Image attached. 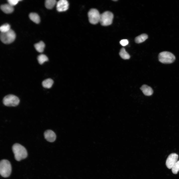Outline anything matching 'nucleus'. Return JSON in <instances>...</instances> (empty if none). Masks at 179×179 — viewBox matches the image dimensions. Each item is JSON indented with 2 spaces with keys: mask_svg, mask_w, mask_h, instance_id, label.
I'll return each mask as SVG.
<instances>
[{
  "mask_svg": "<svg viewBox=\"0 0 179 179\" xmlns=\"http://www.w3.org/2000/svg\"><path fill=\"white\" fill-rule=\"evenodd\" d=\"M13 152L15 160L18 161L25 159L27 157L28 154L25 148L20 144L15 143L12 147Z\"/></svg>",
  "mask_w": 179,
  "mask_h": 179,
  "instance_id": "1",
  "label": "nucleus"
},
{
  "mask_svg": "<svg viewBox=\"0 0 179 179\" xmlns=\"http://www.w3.org/2000/svg\"><path fill=\"white\" fill-rule=\"evenodd\" d=\"M12 168L10 162L8 160L3 159L0 163V173L4 178L9 177L11 172Z\"/></svg>",
  "mask_w": 179,
  "mask_h": 179,
  "instance_id": "2",
  "label": "nucleus"
},
{
  "mask_svg": "<svg viewBox=\"0 0 179 179\" xmlns=\"http://www.w3.org/2000/svg\"><path fill=\"white\" fill-rule=\"evenodd\" d=\"M159 61L164 64H170L173 63L175 60V55L172 53L167 51L160 52L158 55Z\"/></svg>",
  "mask_w": 179,
  "mask_h": 179,
  "instance_id": "3",
  "label": "nucleus"
},
{
  "mask_svg": "<svg viewBox=\"0 0 179 179\" xmlns=\"http://www.w3.org/2000/svg\"><path fill=\"white\" fill-rule=\"evenodd\" d=\"M16 34L14 31L10 29L9 31L4 33L1 32L0 38L1 41L3 43L9 44L15 40Z\"/></svg>",
  "mask_w": 179,
  "mask_h": 179,
  "instance_id": "4",
  "label": "nucleus"
},
{
  "mask_svg": "<svg viewBox=\"0 0 179 179\" xmlns=\"http://www.w3.org/2000/svg\"><path fill=\"white\" fill-rule=\"evenodd\" d=\"M20 100L16 96L9 94L5 96L3 98L2 102L5 106L9 107H15L19 104Z\"/></svg>",
  "mask_w": 179,
  "mask_h": 179,
  "instance_id": "5",
  "label": "nucleus"
},
{
  "mask_svg": "<svg viewBox=\"0 0 179 179\" xmlns=\"http://www.w3.org/2000/svg\"><path fill=\"white\" fill-rule=\"evenodd\" d=\"M113 17V15L111 12L105 11L101 14L99 22L103 26L110 25L112 22Z\"/></svg>",
  "mask_w": 179,
  "mask_h": 179,
  "instance_id": "6",
  "label": "nucleus"
},
{
  "mask_svg": "<svg viewBox=\"0 0 179 179\" xmlns=\"http://www.w3.org/2000/svg\"><path fill=\"white\" fill-rule=\"evenodd\" d=\"M100 15L97 9L95 8L91 9L88 13L90 23L93 24L98 23L100 21Z\"/></svg>",
  "mask_w": 179,
  "mask_h": 179,
  "instance_id": "7",
  "label": "nucleus"
},
{
  "mask_svg": "<svg viewBox=\"0 0 179 179\" xmlns=\"http://www.w3.org/2000/svg\"><path fill=\"white\" fill-rule=\"evenodd\" d=\"M178 156L176 153L170 154L166 160V164L169 169H172V167L177 161Z\"/></svg>",
  "mask_w": 179,
  "mask_h": 179,
  "instance_id": "8",
  "label": "nucleus"
},
{
  "mask_svg": "<svg viewBox=\"0 0 179 179\" xmlns=\"http://www.w3.org/2000/svg\"><path fill=\"white\" fill-rule=\"evenodd\" d=\"M56 9L59 12L66 11L68 8L69 4L68 1L66 0H60L56 3Z\"/></svg>",
  "mask_w": 179,
  "mask_h": 179,
  "instance_id": "9",
  "label": "nucleus"
},
{
  "mask_svg": "<svg viewBox=\"0 0 179 179\" xmlns=\"http://www.w3.org/2000/svg\"><path fill=\"white\" fill-rule=\"evenodd\" d=\"M44 135L46 140L50 142L54 141L56 138L55 133L51 130H47L45 131L44 133Z\"/></svg>",
  "mask_w": 179,
  "mask_h": 179,
  "instance_id": "10",
  "label": "nucleus"
},
{
  "mask_svg": "<svg viewBox=\"0 0 179 179\" xmlns=\"http://www.w3.org/2000/svg\"><path fill=\"white\" fill-rule=\"evenodd\" d=\"M140 89L143 93L146 96L151 95L153 93L152 89L150 87L146 85H142L140 88Z\"/></svg>",
  "mask_w": 179,
  "mask_h": 179,
  "instance_id": "11",
  "label": "nucleus"
},
{
  "mask_svg": "<svg viewBox=\"0 0 179 179\" xmlns=\"http://www.w3.org/2000/svg\"><path fill=\"white\" fill-rule=\"evenodd\" d=\"M0 9L4 12L6 14L11 13L14 10L13 6L9 3L1 5L0 6Z\"/></svg>",
  "mask_w": 179,
  "mask_h": 179,
  "instance_id": "12",
  "label": "nucleus"
},
{
  "mask_svg": "<svg viewBox=\"0 0 179 179\" xmlns=\"http://www.w3.org/2000/svg\"><path fill=\"white\" fill-rule=\"evenodd\" d=\"M53 83V81L50 78H48L44 80L42 83L43 87L49 89L51 88Z\"/></svg>",
  "mask_w": 179,
  "mask_h": 179,
  "instance_id": "13",
  "label": "nucleus"
},
{
  "mask_svg": "<svg viewBox=\"0 0 179 179\" xmlns=\"http://www.w3.org/2000/svg\"><path fill=\"white\" fill-rule=\"evenodd\" d=\"M30 19L35 23L38 24L40 22V18L39 16L35 13H31L29 15Z\"/></svg>",
  "mask_w": 179,
  "mask_h": 179,
  "instance_id": "14",
  "label": "nucleus"
},
{
  "mask_svg": "<svg viewBox=\"0 0 179 179\" xmlns=\"http://www.w3.org/2000/svg\"><path fill=\"white\" fill-rule=\"evenodd\" d=\"M34 47L37 51L39 52H42L44 50L45 46V45L42 41H40L34 45Z\"/></svg>",
  "mask_w": 179,
  "mask_h": 179,
  "instance_id": "15",
  "label": "nucleus"
},
{
  "mask_svg": "<svg viewBox=\"0 0 179 179\" xmlns=\"http://www.w3.org/2000/svg\"><path fill=\"white\" fill-rule=\"evenodd\" d=\"M148 38V36L146 34H143L135 38V42L137 43H141L144 41Z\"/></svg>",
  "mask_w": 179,
  "mask_h": 179,
  "instance_id": "16",
  "label": "nucleus"
},
{
  "mask_svg": "<svg viewBox=\"0 0 179 179\" xmlns=\"http://www.w3.org/2000/svg\"><path fill=\"white\" fill-rule=\"evenodd\" d=\"M56 3V1L55 0H46L45 5L47 9H51L53 8Z\"/></svg>",
  "mask_w": 179,
  "mask_h": 179,
  "instance_id": "17",
  "label": "nucleus"
},
{
  "mask_svg": "<svg viewBox=\"0 0 179 179\" xmlns=\"http://www.w3.org/2000/svg\"><path fill=\"white\" fill-rule=\"evenodd\" d=\"M119 54L121 57L124 59H129L130 58V55L124 48H123L121 49Z\"/></svg>",
  "mask_w": 179,
  "mask_h": 179,
  "instance_id": "18",
  "label": "nucleus"
},
{
  "mask_svg": "<svg viewBox=\"0 0 179 179\" xmlns=\"http://www.w3.org/2000/svg\"><path fill=\"white\" fill-rule=\"evenodd\" d=\"M37 59L38 63L41 65L48 60L47 57L45 55L43 54L39 55L37 57Z\"/></svg>",
  "mask_w": 179,
  "mask_h": 179,
  "instance_id": "19",
  "label": "nucleus"
},
{
  "mask_svg": "<svg viewBox=\"0 0 179 179\" xmlns=\"http://www.w3.org/2000/svg\"><path fill=\"white\" fill-rule=\"evenodd\" d=\"M10 29V26L8 24H5L1 25L0 27L1 32L4 33L7 32Z\"/></svg>",
  "mask_w": 179,
  "mask_h": 179,
  "instance_id": "20",
  "label": "nucleus"
},
{
  "mask_svg": "<svg viewBox=\"0 0 179 179\" xmlns=\"http://www.w3.org/2000/svg\"><path fill=\"white\" fill-rule=\"evenodd\" d=\"M172 173L174 174H177L179 171V160L177 161L174 164L172 168Z\"/></svg>",
  "mask_w": 179,
  "mask_h": 179,
  "instance_id": "21",
  "label": "nucleus"
},
{
  "mask_svg": "<svg viewBox=\"0 0 179 179\" xmlns=\"http://www.w3.org/2000/svg\"><path fill=\"white\" fill-rule=\"evenodd\" d=\"M21 0H7L8 3L12 6L16 5L18 2V1Z\"/></svg>",
  "mask_w": 179,
  "mask_h": 179,
  "instance_id": "22",
  "label": "nucleus"
},
{
  "mask_svg": "<svg viewBox=\"0 0 179 179\" xmlns=\"http://www.w3.org/2000/svg\"><path fill=\"white\" fill-rule=\"evenodd\" d=\"M120 44L123 46H125L127 45L128 43L129 42L127 40L123 39L121 40L120 41Z\"/></svg>",
  "mask_w": 179,
  "mask_h": 179,
  "instance_id": "23",
  "label": "nucleus"
}]
</instances>
